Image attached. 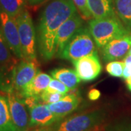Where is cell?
<instances>
[{
	"label": "cell",
	"instance_id": "obj_24",
	"mask_svg": "<svg viewBox=\"0 0 131 131\" xmlns=\"http://www.w3.org/2000/svg\"><path fill=\"white\" fill-rule=\"evenodd\" d=\"M46 90L49 91H52V92H58V93L64 94V95H66L70 90L63 82H61V81L56 80L55 78L50 80L49 85Z\"/></svg>",
	"mask_w": 131,
	"mask_h": 131
},
{
	"label": "cell",
	"instance_id": "obj_11",
	"mask_svg": "<svg viewBox=\"0 0 131 131\" xmlns=\"http://www.w3.org/2000/svg\"><path fill=\"white\" fill-rule=\"evenodd\" d=\"M82 24L83 20L82 17L77 13H76L60 26L56 39V56L61 53L66 43L70 40L75 33L82 26Z\"/></svg>",
	"mask_w": 131,
	"mask_h": 131
},
{
	"label": "cell",
	"instance_id": "obj_3",
	"mask_svg": "<svg viewBox=\"0 0 131 131\" xmlns=\"http://www.w3.org/2000/svg\"><path fill=\"white\" fill-rule=\"evenodd\" d=\"M89 30L96 46L101 49L109 42L130 32L118 18L92 20Z\"/></svg>",
	"mask_w": 131,
	"mask_h": 131
},
{
	"label": "cell",
	"instance_id": "obj_6",
	"mask_svg": "<svg viewBox=\"0 0 131 131\" xmlns=\"http://www.w3.org/2000/svg\"><path fill=\"white\" fill-rule=\"evenodd\" d=\"M40 97H28L24 100L30 116V127H49L60 121L48 107L47 104L39 103Z\"/></svg>",
	"mask_w": 131,
	"mask_h": 131
},
{
	"label": "cell",
	"instance_id": "obj_31",
	"mask_svg": "<svg viewBox=\"0 0 131 131\" xmlns=\"http://www.w3.org/2000/svg\"><path fill=\"white\" fill-rule=\"evenodd\" d=\"M127 55H131V47H130V49L129 50V52H128Z\"/></svg>",
	"mask_w": 131,
	"mask_h": 131
},
{
	"label": "cell",
	"instance_id": "obj_17",
	"mask_svg": "<svg viewBox=\"0 0 131 131\" xmlns=\"http://www.w3.org/2000/svg\"><path fill=\"white\" fill-rule=\"evenodd\" d=\"M18 63L0 68V90L5 93H14L15 68Z\"/></svg>",
	"mask_w": 131,
	"mask_h": 131
},
{
	"label": "cell",
	"instance_id": "obj_15",
	"mask_svg": "<svg viewBox=\"0 0 131 131\" xmlns=\"http://www.w3.org/2000/svg\"><path fill=\"white\" fill-rule=\"evenodd\" d=\"M51 80L50 75L43 72H39L18 95L25 98L38 97L47 89Z\"/></svg>",
	"mask_w": 131,
	"mask_h": 131
},
{
	"label": "cell",
	"instance_id": "obj_33",
	"mask_svg": "<svg viewBox=\"0 0 131 131\" xmlns=\"http://www.w3.org/2000/svg\"><path fill=\"white\" fill-rule=\"evenodd\" d=\"M122 131H131V129H125V130H124Z\"/></svg>",
	"mask_w": 131,
	"mask_h": 131
},
{
	"label": "cell",
	"instance_id": "obj_13",
	"mask_svg": "<svg viewBox=\"0 0 131 131\" xmlns=\"http://www.w3.org/2000/svg\"><path fill=\"white\" fill-rule=\"evenodd\" d=\"M81 103L80 94L75 93L66 94L65 95L56 103L47 104L52 114L61 120L63 117L75 111Z\"/></svg>",
	"mask_w": 131,
	"mask_h": 131
},
{
	"label": "cell",
	"instance_id": "obj_21",
	"mask_svg": "<svg viewBox=\"0 0 131 131\" xmlns=\"http://www.w3.org/2000/svg\"><path fill=\"white\" fill-rule=\"evenodd\" d=\"M12 53L13 52L0 29V68L18 62Z\"/></svg>",
	"mask_w": 131,
	"mask_h": 131
},
{
	"label": "cell",
	"instance_id": "obj_30",
	"mask_svg": "<svg viewBox=\"0 0 131 131\" xmlns=\"http://www.w3.org/2000/svg\"><path fill=\"white\" fill-rule=\"evenodd\" d=\"M32 4H35V3H37V2H39L41 0H28Z\"/></svg>",
	"mask_w": 131,
	"mask_h": 131
},
{
	"label": "cell",
	"instance_id": "obj_18",
	"mask_svg": "<svg viewBox=\"0 0 131 131\" xmlns=\"http://www.w3.org/2000/svg\"><path fill=\"white\" fill-rule=\"evenodd\" d=\"M0 131H15L7 98L0 95Z\"/></svg>",
	"mask_w": 131,
	"mask_h": 131
},
{
	"label": "cell",
	"instance_id": "obj_28",
	"mask_svg": "<svg viewBox=\"0 0 131 131\" xmlns=\"http://www.w3.org/2000/svg\"><path fill=\"white\" fill-rule=\"evenodd\" d=\"M28 131H51L50 130V126L49 127H37L34 130H28Z\"/></svg>",
	"mask_w": 131,
	"mask_h": 131
},
{
	"label": "cell",
	"instance_id": "obj_19",
	"mask_svg": "<svg viewBox=\"0 0 131 131\" xmlns=\"http://www.w3.org/2000/svg\"><path fill=\"white\" fill-rule=\"evenodd\" d=\"M117 16L131 32V0H114Z\"/></svg>",
	"mask_w": 131,
	"mask_h": 131
},
{
	"label": "cell",
	"instance_id": "obj_16",
	"mask_svg": "<svg viewBox=\"0 0 131 131\" xmlns=\"http://www.w3.org/2000/svg\"><path fill=\"white\" fill-rule=\"evenodd\" d=\"M51 76L61 81L71 90H74L80 82V79L76 71L70 69H56L50 71Z\"/></svg>",
	"mask_w": 131,
	"mask_h": 131
},
{
	"label": "cell",
	"instance_id": "obj_7",
	"mask_svg": "<svg viewBox=\"0 0 131 131\" xmlns=\"http://www.w3.org/2000/svg\"><path fill=\"white\" fill-rule=\"evenodd\" d=\"M0 29L13 54L17 58L23 59L16 18L0 12Z\"/></svg>",
	"mask_w": 131,
	"mask_h": 131
},
{
	"label": "cell",
	"instance_id": "obj_5",
	"mask_svg": "<svg viewBox=\"0 0 131 131\" xmlns=\"http://www.w3.org/2000/svg\"><path fill=\"white\" fill-rule=\"evenodd\" d=\"M23 59L37 60L36 33L31 15L23 10L16 17Z\"/></svg>",
	"mask_w": 131,
	"mask_h": 131
},
{
	"label": "cell",
	"instance_id": "obj_20",
	"mask_svg": "<svg viewBox=\"0 0 131 131\" xmlns=\"http://www.w3.org/2000/svg\"><path fill=\"white\" fill-rule=\"evenodd\" d=\"M25 7V0H0V12L16 17Z\"/></svg>",
	"mask_w": 131,
	"mask_h": 131
},
{
	"label": "cell",
	"instance_id": "obj_10",
	"mask_svg": "<svg viewBox=\"0 0 131 131\" xmlns=\"http://www.w3.org/2000/svg\"><path fill=\"white\" fill-rule=\"evenodd\" d=\"M72 63L80 79L84 82L95 80L102 70L97 52Z\"/></svg>",
	"mask_w": 131,
	"mask_h": 131
},
{
	"label": "cell",
	"instance_id": "obj_26",
	"mask_svg": "<svg viewBox=\"0 0 131 131\" xmlns=\"http://www.w3.org/2000/svg\"><path fill=\"white\" fill-rule=\"evenodd\" d=\"M124 62L125 63V66L122 78L126 80L131 76V55H127L124 59Z\"/></svg>",
	"mask_w": 131,
	"mask_h": 131
},
{
	"label": "cell",
	"instance_id": "obj_23",
	"mask_svg": "<svg viewBox=\"0 0 131 131\" xmlns=\"http://www.w3.org/2000/svg\"><path fill=\"white\" fill-rule=\"evenodd\" d=\"M65 95L64 94L60 93L58 92H52V91H49L45 90L42 93L39 97L42 102L46 104H50V103H56L61 100Z\"/></svg>",
	"mask_w": 131,
	"mask_h": 131
},
{
	"label": "cell",
	"instance_id": "obj_27",
	"mask_svg": "<svg viewBox=\"0 0 131 131\" xmlns=\"http://www.w3.org/2000/svg\"><path fill=\"white\" fill-rule=\"evenodd\" d=\"M101 97V92L98 89L90 90L88 93V98L90 101H96Z\"/></svg>",
	"mask_w": 131,
	"mask_h": 131
},
{
	"label": "cell",
	"instance_id": "obj_25",
	"mask_svg": "<svg viewBox=\"0 0 131 131\" xmlns=\"http://www.w3.org/2000/svg\"><path fill=\"white\" fill-rule=\"evenodd\" d=\"M76 7L79 9L80 14L84 19H90L92 17V15L90 12L88 6L87 0H73Z\"/></svg>",
	"mask_w": 131,
	"mask_h": 131
},
{
	"label": "cell",
	"instance_id": "obj_22",
	"mask_svg": "<svg viewBox=\"0 0 131 131\" xmlns=\"http://www.w3.org/2000/svg\"><path fill=\"white\" fill-rule=\"evenodd\" d=\"M125 63L124 61H110L106 66V70L109 75L114 77H122Z\"/></svg>",
	"mask_w": 131,
	"mask_h": 131
},
{
	"label": "cell",
	"instance_id": "obj_29",
	"mask_svg": "<svg viewBox=\"0 0 131 131\" xmlns=\"http://www.w3.org/2000/svg\"><path fill=\"white\" fill-rule=\"evenodd\" d=\"M125 80H126L127 85H130V86H131V76L129 78H127V79H126Z\"/></svg>",
	"mask_w": 131,
	"mask_h": 131
},
{
	"label": "cell",
	"instance_id": "obj_8",
	"mask_svg": "<svg viewBox=\"0 0 131 131\" xmlns=\"http://www.w3.org/2000/svg\"><path fill=\"white\" fill-rule=\"evenodd\" d=\"M7 100L15 131H28L30 127V116L24 101L15 93L7 94Z\"/></svg>",
	"mask_w": 131,
	"mask_h": 131
},
{
	"label": "cell",
	"instance_id": "obj_1",
	"mask_svg": "<svg viewBox=\"0 0 131 131\" xmlns=\"http://www.w3.org/2000/svg\"><path fill=\"white\" fill-rule=\"evenodd\" d=\"M76 13L73 0H55L43 9L37 26V43L40 56L45 61H50L56 56L58 31Z\"/></svg>",
	"mask_w": 131,
	"mask_h": 131
},
{
	"label": "cell",
	"instance_id": "obj_32",
	"mask_svg": "<svg viewBox=\"0 0 131 131\" xmlns=\"http://www.w3.org/2000/svg\"><path fill=\"white\" fill-rule=\"evenodd\" d=\"M127 86L128 89L130 90V91H131V86H130V85H127Z\"/></svg>",
	"mask_w": 131,
	"mask_h": 131
},
{
	"label": "cell",
	"instance_id": "obj_4",
	"mask_svg": "<svg viewBox=\"0 0 131 131\" xmlns=\"http://www.w3.org/2000/svg\"><path fill=\"white\" fill-rule=\"evenodd\" d=\"M93 38L87 27L81 28L66 43L58 58L71 62L96 52Z\"/></svg>",
	"mask_w": 131,
	"mask_h": 131
},
{
	"label": "cell",
	"instance_id": "obj_14",
	"mask_svg": "<svg viewBox=\"0 0 131 131\" xmlns=\"http://www.w3.org/2000/svg\"><path fill=\"white\" fill-rule=\"evenodd\" d=\"M87 2L94 19L117 18L114 0H87Z\"/></svg>",
	"mask_w": 131,
	"mask_h": 131
},
{
	"label": "cell",
	"instance_id": "obj_9",
	"mask_svg": "<svg viewBox=\"0 0 131 131\" xmlns=\"http://www.w3.org/2000/svg\"><path fill=\"white\" fill-rule=\"evenodd\" d=\"M39 73V63L37 60L21 61L17 63L15 68L14 93L17 95L20 93L25 87Z\"/></svg>",
	"mask_w": 131,
	"mask_h": 131
},
{
	"label": "cell",
	"instance_id": "obj_12",
	"mask_svg": "<svg viewBox=\"0 0 131 131\" xmlns=\"http://www.w3.org/2000/svg\"><path fill=\"white\" fill-rule=\"evenodd\" d=\"M131 47V32L122 37L109 42L102 48V56L105 61L121 59L127 55Z\"/></svg>",
	"mask_w": 131,
	"mask_h": 131
},
{
	"label": "cell",
	"instance_id": "obj_2",
	"mask_svg": "<svg viewBox=\"0 0 131 131\" xmlns=\"http://www.w3.org/2000/svg\"><path fill=\"white\" fill-rule=\"evenodd\" d=\"M106 116L104 110L95 109L60 120L50 128L51 131H98L106 120Z\"/></svg>",
	"mask_w": 131,
	"mask_h": 131
}]
</instances>
